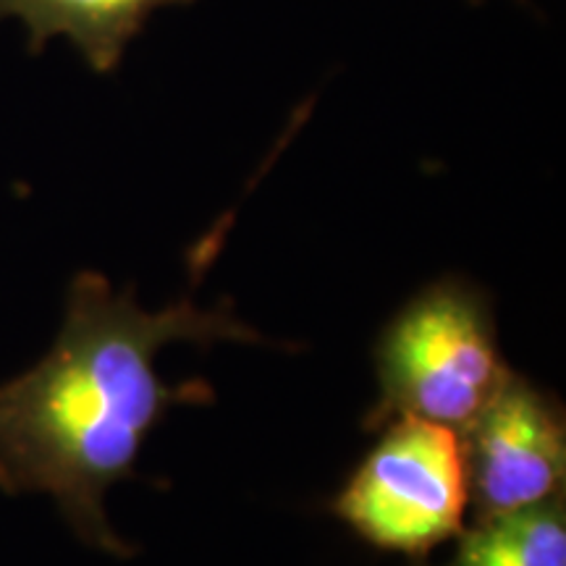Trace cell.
Masks as SVG:
<instances>
[{
  "label": "cell",
  "mask_w": 566,
  "mask_h": 566,
  "mask_svg": "<svg viewBox=\"0 0 566 566\" xmlns=\"http://www.w3.org/2000/svg\"><path fill=\"white\" fill-rule=\"evenodd\" d=\"M174 342L268 344L233 315L181 300L147 313L132 292L113 294L103 273H76L51 352L0 386V491L48 493L84 543L111 556L134 548L105 516V493L134 478L150 430L168 409L212 405L208 380L166 386L155 354Z\"/></svg>",
  "instance_id": "cell-1"
},
{
  "label": "cell",
  "mask_w": 566,
  "mask_h": 566,
  "mask_svg": "<svg viewBox=\"0 0 566 566\" xmlns=\"http://www.w3.org/2000/svg\"><path fill=\"white\" fill-rule=\"evenodd\" d=\"M375 365L380 399L365 428L415 417L462 433L512 378L488 300L462 281L415 296L380 336Z\"/></svg>",
  "instance_id": "cell-2"
},
{
  "label": "cell",
  "mask_w": 566,
  "mask_h": 566,
  "mask_svg": "<svg viewBox=\"0 0 566 566\" xmlns=\"http://www.w3.org/2000/svg\"><path fill=\"white\" fill-rule=\"evenodd\" d=\"M467 506L470 485L457 430L396 417L336 495L334 514L373 548L424 558L462 535Z\"/></svg>",
  "instance_id": "cell-3"
},
{
  "label": "cell",
  "mask_w": 566,
  "mask_h": 566,
  "mask_svg": "<svg viewBox=\"0 0 566 566\" xmlns=\"http://www.w3.org/2000/svg\"><path fill=\"white\" fill-rule=\"evenodd\" d=\"M478 520L564 495V407L512 373L501 394L459 433Z\"/></svg>",
  "instance_id": "cell-4"
},
{
  "label": "cell",
  "mask_w": 566,
  "mask_h": 566,
  "mask_svg": "<svg viewBox=\"0 0 566 566\" xmlns=\"http://www.w3.org/2000/svg\"><path fill=\"white\" fill-rule=\"evenodd\" d=\"M187 3L195 0H0V21L24 24L32 55L53 38H66L92 71L111 74L153 11Z\"/></svg>",
  "instance_id": "cell-5"
},
{
  "label": "cell",
  "mask_w": 566,
  "mask_h": 566,
  "mask_svg": "<svg viewBox=\"0 0 566 566\" xmlns=\"http://www.w3.org/2000/svg\"><path fill=\"white\" fill-rule=\"evenodd\" d=\"M446 566H566L564 495L478 520Z\"/></svg>",
  "instance_id": "cell-6"
},
{
  "label": "cell",
  "mask_w": 566,
  "mask_h": 566,
  "mask_svg": "<svg viewBox=\"0 0 566 566\" xmlns=\"http://www.w3.org/2000/svg\"><path fill=\"white\" fill-rule=\"evenodd\" d=\"M472 3H483V0H472Z\"/></svg>",
  "instance_id": "cell-7"
}]
</instances>
